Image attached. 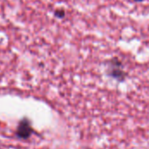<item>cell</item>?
<instances>
[{"label": "cell", "instance_id": "2", "mask_svg": "<svg viewBox=\"0 0 149 149\" xmlns=\"http://www.w3.org/2000/svg\"><path fill=\"white\" fill-rule=\"evenodd\" d=\"M33 133L31 124L27 119H23L17 128V136L20 139H27Z\"/></svg>", "mask_w": 149, "mask_h": 149}, {"label": "cell", "instance_id": "3", "mask_svg": "<svg viewBox=\"0 0 149 149\" xmlns=\"http://www.w3.org/2000/svg\"><path fill=\"white\" fill-rule=\"evenodd\" d=\"M65 12L64 10H58L55 11V16L58 17H59V18L64 17H65Z\"/></svg>", "mask_w": 149, "mask_h": 149}, {"label": "cell", "instance_id": "1", "mask_svg": "<svg viewBox=\"0 0 149 149\" xmlns=\"http://www.w3.org/2000/svg\"><path fill=\"white\" fill-rule=\"evenodd\" d=\"M107 74L118 81H124L127 77V72L124 69V65L118 57H113L107 60Z\"/></svg>", "mask_w": 149, "mask_h": 149}, {"label": "cell", "instance_id": "4", "mask_svg": "<svg viewBox=\"0 0 149 149\" xmlns=\"http://www.w3.org/2000/svg\"><path fill=\"white\" fill-rule=\"evenodd\" d=\"M134 1H135V2H143L144 0H134Z\"/></svg>", "mask_w": 149, "mask_h": 149}]
</instances>
